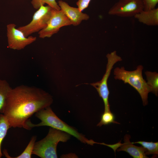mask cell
Returning <instances> with one entry per match:
<instances>
[{
	"label": "cell",
	"instance_id": "obj_1",
	"mask_svg": "<svg viewBox=\"0 0 158 158\" xmlns=\"http://www.w3.org/2000/svg\"><path fill=\"white\" fill-rule=\"evenodd\" d=\"M52 97L43 90L24 85L12 88L6 98L2 114L11 127L23 128L33 114L50 107Z\"/></svg>",
	"mask_w": 158,
	"mask_h": 158
},
{
	"label": "cell",
	"instance_id": "obj_2",
	"mask_svg": "<svg viewBox=\"0 0 158 158\" xmlns=\"http://www.w3.org/2000/svg\"><path fill=\"white\" fill-rule=\"evenodd\" d=\"M41 122L37 124L32 123L29 119L26 123V129L30 130L36 127L48 126L65 132L72 135L81 142L93 145L94 141L89 140L76 128L70 126L60 119L52 111L50 106L43 109L35 114Z\"/></svg>",
	"mask_w": 158,
	"mask_h": 158
},
{
	"label": "cell",
	"instance_id": "obj_3",
	"mask_svg": "<svg viewBox=\"0 0 158 158\" xmlns=\"http://www.w3.org/2000/svg\"><path fill=\"white\" fill-rule=\"evenodd\" d=\"M142 65L138 66L136 69L133 71L126 70L124 67H117L114 70V78L121 80L125 84L128 83L133 87L139 93L142 99L143 104H148V95L151 92L150 88L143 78Z\"/></svg>",
	"mask_w": 158,
	"mask_h": 158
},
{
	"label": "cell",
	"instance_id": "obj_4",
	"mask_svg": "<svg viewBox=\"0 0 158 158\" xmlns=\"http://www.w3.org/2000/svg\"><path fill=\"white\" fill-rule=\"evenodd\" d=\"M71 135L65 132L50 127L46 136L35 142L32 154L42 158H57L56 148L60 142H66Z\"/></svg>",
	"mask_w": 158,
	"mask_h": 158
},
{
	"label": "cell",
	"instance_id": "obj_5",
	"mask_svg": "<svg viewBox=\"0 0 158 158\" xmlns=\"http://www.w3.org/2000/svg\"><path fill=\"white\" fill-rule=\"evenodd\" d=\"M106 57L107 59L106 69L102 79L99 81L91 83L90 85L96 89L99 96L102 99L104 104V111H111L109 102V91L108 86V79L114 65L117 62L122 61V59L117 55L116 51L108 54Z\"/></svg>",
	"mask_w": 158,
	"mask_h": 158
},
{
	"label": "cell",
	"instance_id": "obj_6",
	"mask_svg": "<svg viewBox=\"0 0 158 158\" xmlns=\"http://www.w3.org/2000/svg\"><path fill=\"white\" fill-rule=\"evenodd\" d=\"M52 8L49 5L41 6L35 13L31 21L28 24L18 27L26 37L39 32L45 28L51 16Z\"/></svg>",
	"mask_w": 158,
	"mask_h": 158
},
{
	"label": "cell",
	"instance_id": "obj_7",
	"mask_svg": "<svg viewBox=\"0 0 158 158\" xmlns=\"http://www.w3.org/2000/svg\"><path fill=\"white\" fill-rule=\"evenodd\" d=\"M143 9L142 0H118L111 8L108 13L121 17H130Z\"/></svg>",
	"mask_w": 158,
	"mask_h": 158
},
{
	"label": "cell",
	"instance_id": "obj_8",
	"mask_svg": "<svg viewBox=\"0 0 158 158\" xmlns=\"http://www.w3.org/2000/svg\"><path fill=\"white\" fill-rule=\"evenodd\" d=\"M71 25L70 20L61 10L53 8L47 26L38 32L39 37L42 38L50 37L57 33L61 28Z\"/></svg>",
	"mask_w": 158,
	"mask_h": 158
},
{
	"label": "cell",
	"instance_id": "obj_9",
	"mask_svg": "<svg viewBox=\"0 0 158 158\" xmlns=\"http://www.w3.org/2000/svg\"><path fill=\"white\" fill-rule=\"evenodd\" d=\"M16 25L14 23L7 25L8 47L9 48L20 50L36 40L35 37H25L21 31L16 28Z\"/></svg>",
	"mask_w": 158,
	"mask_h": 158
},
{
	"label": "cell",
	"instance_id": "obj_10",
	"mask_svg": "<svg viewBox=\"0 0 158 158\" xmlns=\"http://www.w3.org/2000/svg\"><path fill=\"white\" fill-rule=\"evenodd\" d=\"M60 10L70 20L71 25L77 26L83 20H87L89 16L80 11L78 8L70 6L67 3L60 0L58 2Z\"/></svg>",
	"mask_w": 158,
	"mask_h": 158
},
{
	"label": "cell",
	"instance_id": "obj_11",
	"mask_svg": "<svg viewBox=\"0 0 158 158\" xmlns=\"http://www.w3.org/2000/svg\"><path fill=\"white\" fill-rule=\"evenodd\" d=\"M130 136L126 135L124 137L123 143L122 144L120 148L117 149L118 152L123 151L128 153L134 158H148L146 155V150L142 146L138 147L130 142Z\"/></svg>",
	"mask_w": 158,
	"mask_h": 158
},
{
	"label": "cell",
	"instance_id": "obj_12",
	"mask_svg": "<svg viewBox=\"0 0 158 158\" xmlns=\"http://www.w3.org/2000/svg\"><path fill=\"white\" fill-rule=\"evenodd\" d=\"M140 23L148 26L158 25V8L142 11L134 16Z\"/></svg>",
	"mask_w": 158,
	"mask_h": 158
},
{
	"label": "cell",
	"instance_id": "obj_13",
	"mask_svg": "<svg viewBox=\"0 0 158 158\" xmlns=\"http://www.w3.org/2000/svg\"><path fill=\"white\" fill-rule=\"evenodd\" d=\"M147 85L150 87L151 92L157 96L158 94V73L156 72L146 71L145 72Z\"/></svg>",
	"mask_w": 158,
	"mask_h": 158
},
{
	"label": "cell",
	"instance_id": "obj_14",
	"mask_svg": "<svg viewBox=\"0 0 158 158\" xmlns=\"http://www.w3.org/2000/svg\"><path fill=\"white\" fill-rule=\"evenodd\" d=\"M11 88L6 80L0 79V113L1 114L8 95Z\"/></svg>",
	"mask_w": 158,
	"mask_h": 158
},
{
	"label": "cell",
	"instance_id": "obj_15",
	"mask_svg": "<svg viewBox=\"0 0 158 158\" xmlns=\"http://www.w3.org/2000/svg\"><path fill=\"white\" fill-rule=\"evenodd\" d=\"M10 128L9 123L4 115L2 114H0V158L2 155L1 151L2 142Z\"/></svg>",
	"mask_w": 158,
	"mask_h": 158
},
{
	"label": "cell",
	"instance_id": "obj_16",
	"mask_svg": "<svg viewBox=\"0 0 158 158\" xmlns=\"http://www.w3.org/2000/svg\"><path fill=\"white\" fill-rule=\"evenodd\" d=\"M133 143H137L141 145L146 150V155L150 154L158 155V142L138 141Z\"/></svg>",
	"mask_w": 158,
	"mask_h": 158
},
{
	"label": "cell",
	"instance_id": "obj_17",
	"mask_svg": "<svg viewBox=\"0 0 158 158\" xmlns=\"http://www.w3.org/2000/svg\"><path fill=\"white\" fill-rule=\"evenodd\" d=\"M115 116L111 111H104L101 116L100 121L97 126L100 127L103 125H106L111 123L120 124L115 121Z\"/></svg>",
	"mask_w": 158,
	"mask_h": 158
},
{
	"label": "cell",
	"instance_id": "obj_18",
	"mask_svg": "<svg viewBox=\"0 0 158 158\" xmlns=\"http://www.w3.org/2000/svg\"><path fill=\"white\" fill-rule=\"evenodd\" d=\"M37 139L36 136H32L27 146L23 152L19 156L16 157H11L14 158H31L34 147V145Z\"/></svg>",
	"mask_w": 158,
	"mask_h": 158
},
{
	"label": "cell",
	"instance_id": "obj_19",
	"mask_svg": "<svg viewBox=\"0 0 158 158\" xmlns=\"http://www.w3.org/2000/svg\"><path fill=\"white\" fill-rule=\"evenodd\" d=\"M31 3L33 8L35 9H38L41 6L47 4L53 8L60 10V7L56 0H32Z\"/></svg>",
	"mask_w": 158,
	"mask_h": 158
},
{
	"label": "cell",
	"instance_id": "obj_20",
	"mask_svg": "<svg viewBox=\"0 0 158 158\" xmlns=\"http://www.w3.org/2000/svg\"><path fill=\"white\" fill-rule=\"evenodd\" d=\"M144 6L143 10L147 11L155 8L158 0H142Z\"/></svg>",
	"mask_w": 158,
	"mask_h": 158
},
{
	"label": "cell",
	"instance_id": "obj_21",
	"mask_svg": "<svg viewBox=\"0 0 158 158\" xmlns=\"http://www.w3.org/2000/svg\"><path fill=\"white\" fill-rule=\"evenodd\" d=\"M91 0H78L76 3L78 8L81 11L87 8Z\"/></svg>",
	"mask_w": 158,
	"mask_h": 158
}]
</instances>
